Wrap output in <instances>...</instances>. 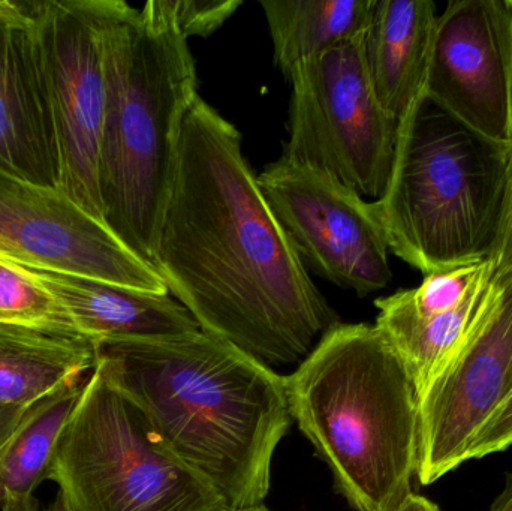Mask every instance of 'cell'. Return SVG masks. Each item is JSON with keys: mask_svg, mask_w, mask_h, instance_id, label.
I'll use <instances>...</instances> for the list:
<instances>
[{"mask_svg": "<svg viewBox=\"0 0 512 511\" xmlns=\"http://www.w3.org/2000/svg\"><path fill=\"white\" fill-rule=\"evenodd\" d=\"M152 266L204 333L268 368L303 362L340 324L271 212L239 129L200 96Z\"/></svg>", "mask_w": 512, "mask_h": 511, "instance_id": "cell-1", "label": "cell"}, {"mask_svg": "<svg viewBox=\"0 0 512 511\" xmlns=\"http://www.w3.org/2000/svg\"><path fill=\"white\" fill-rule=\"evenodd\" d=\"M96 365L225 507L264 506L273 455L292 420L283 377L203 330L104 341Z\"/></svg>", "mask_w": 512, "mask_h": 511, "instance_id": "cell-2", "label": "cell"}, {"mask_svg": "<svg viewBox=\"0 0 512 511\" xmlns=\"http://www.w3.org/2000/svg\"><path fill=\"white\" fill-rule=\"evenodd\" d=\"M105 101L99 147L104 221L152 264L197 66L167 0H101Z\"/></svg>", "mask_w": 512, "mask_h": 511, "instance_id": "cell-3", "label": "cell"}, {"mask_svg": "<svg viewBox=\"0 0 512 511\" xmlns=\"http://www.w3.org/2000/svg\"><path fill=\"white\" fill-rule=\"evenodd\" d=\"M289 414L357 511H396L417 476L420 411L381 330L337 324L288 377Z\"/></svg>", "mask_w": 512, "mask_h": 511, "instance_id": "cell-4", "label": "cell"}, {"mask_svg": "<svg viewBox=\"0 0 512 511\" xmlns=\"http://www.w3.org/2000/svg\"><path fill=\"white\" fill-rule=\"evenodd\" d=\"M511 152L421 96L399 122L387 191L372 201L388 248L426 276L492 260Z\"/></svg>", "mask_w": 512, "mask_h": 511, "instance_id": "cell-5", "label": "cell"}, {"mask_svg": "<svg viewBox=\"0 0 512 511\" xmlns=\"http://www.w3.org/2000/svg\"><path fill=\"white\" fill-rule=\"evenodd\" d=\"M48 480L75 511H212L225 507L162 440L101 366L90 372Z\"/></svg>", "mask_w": 512, "mask_h": 511, "instance_id": "cell-6", "label": "cell"}, {"mask_svg": "<svg viewBox=\"0 0 512 511\" xmlns=\"http://www.w3.org/2000/svg\"><path fill=\"white\" fill-rule=\"evenodd\" d=\"M364 35L292 71L289 138L282 158L324 171L376 201L390 183L399 123L373 92Z\"/></svg>", "mask_w": 512, "mask_h": 511, "instance_id": "cell-7", "label": "cell"}, {"mask_svg": "<svg viewBox=\"0 0 512 511\" xmlns=\"http://www.w3.org/2000/svg\"><path fill=\"white\" fill-rule=\"evenodd\" d=\"M30 6L56 132L59 189L104 221L99 147L107 83L101 0H30Z\"/></svg>", "mask_w": 512, "mask_h": 511, "instance_id": "cell-8", "label": "cell"}, {"mask_svg": "<svg viewBox=\"0 0 512 511\" xmlns=\"http://www.w3.org/2000/svg\"><path fill=\"white\" fill-rule=\"evenodd\" d=\"M271 212L307 272L366 297L393 278L372 201L307 165L280 158L258 176Z\"/></svg>", "mask_w": 512, "mask_h": 511, "instance_id": "cell-9", "label": "cell"}, {"mask_svg": "<svg viewBox=\"0 0 512 511\" xmlns=\"http://www.w3.org/2000/svg\"><path fill=\"white\" fill-rule=\"evenodd\" d=\"M512 390V270L489 290L447 365L418 401L417 477L432 485L463 462L481 426Z\"/></svg>", "mask_w": 512, "mask_h": 511, "instance_id": "cell-10", "label": "cell"}, {"mask_svg": "<svg viewBox=\"0 0 512 511\" xmlns=\"http://www.w3.org/2000/svg\"><path fill=\"white\" fill-rule=\"evenodd\" d=\"M0 260L149 293L167 285L101 219L56 186L0 170Z\"/></svg>", "mask_w": 512, "mask_h": 511, "instance_id": "cell-11", "label": "cell"}, {"mask_svg": "<svg viewBox=\"0 0 512 511\" xmlns=\"http://www.w3.org/2000/svg\"><path fill=\"white\" fill-rule=\"evenodd\" d=\"M424 95L478 134L512 144V11L453 0L436 21Z\"/></svg>", "mask_w": 512, "mask_h": 511, "instance_id": "cell-12", "label": "cell"}, {"mask_svg": "<svg viewBox=\"0 0 512 511\" xmlns=\"http://www.w3.org/2000/svg\"><path fill=\"white\" fill-rule=\"evenodd\" d=\"M0 170L59 188V152L30 0H0Z\"/></svg>", "mask_w": 512, "mask_h": 511, "instance_id": "cell-13", "label": "cell"}, {"mask_svg": "<svg viewBox=\"0 0 512 511\" xmlns=\"http://www.w3.org/2000/svg\"><path fill=\"white\" fill-rule=\"evenodd\" d=\"M9 264L47 290L95 347L104 341L170 338L201 330L191 312L170 293H149L84 276Z\"/></svg>", "mask_w": 512, "mask_h": 511, "instance_id": "cell-14", "label": "cell"}, {"mask_svg": "<svg viewBox=\"0 0 512 511\" xmlns=\"http://www.w3.org/2000/svg\"><path fill=\"white\" fill-rule=\"evenodd\" d=\"M436 21L432 0H376L364 56L373 92L397 123L424 95Z\"/></svg>", "mask_w": 512, "mask_h": 511, "instance_id": "cell-15", "label": "cell"}, {"mask_svg": "<svg viewBox=\"0 0 512 511\" xmlns=\"http://www.w3.org/2000/svg\"><path fill=\"white\" fill-rule=\"evenodd\" d=\"M95 366V344L83 336L0 323V407H32Z\"/></svg>", "mask_w": 512, "mask_h": 511, "instance_id": "cell-16", "label": "cell"}, {"mask_svg": "<svg viewBox=\"0 0 512 511\" xmlns=\"http://www.w3.org/2000/svg\"><path fill=\"white\" fill-rule=\"evenodd\" d=\"M490 281L460 308L442 314H421L412 305L406 290L376 300L379 311L376 327L408 369L418 401L465 338L486 297Z\"/></svg>", "mask_w": 512, "mask_h": 511, "instance_id": "cell-17", "label": "cell"}, {"mask_svg": "<svg viewBox=\"0 0 512 511\" xmlns=\"http://www.w3.org/2000/svg\"><path fill=\"white\" fill-rule=\"evenodd\" d=\"M376 0H264L274 63L286 78L300 63L369 29Z\"/></svg>", "mask_w": 512, "mask_h": 511, "instance_id": "cell-18", "label": "cell"}, {"mask_svg": "<svg viewBox=\"0 0 512 511\" xmlns=\"http://www.w3.org/2000/svg\"><path fill=\"white\" fill-rule=\"evenodd\" d=\"M87 380L71 381L33 404L0 452V506L6 498L35 497L48 480L60 438Z\"/></svg>", "mask_w": 512, "mask_h": 511, "instance_id": "cell-19", "label": "cell"}, {"mask_svg": "<svg viewBox=\"0 0 512 511\" xmlns=\"http://www.w3.org/2000/svg\"><path fill=\"white\" fill-rule=\"evenodd\" d=\"M0 323L83 336L69 312L47 290L3 260H0Z\"/></svg>", "mask_w": 512, "mask_h": 511, "instance_id": "cell-20", "label": "cell"}, {"mask_svg": "<svg viewBox=\"0 0 512 511\" xmlns=\"http://www.w3.org/2000/svg\"><path fill=\"white\" fill-rule=\"evenodd\" d=\"M492 276V261H483L471 266L430 273L420 287L406 290V294L421 314H442L468 302Z\"/></svg>", "mask_w": 512, "mask_h": 511, "instance_id": "cell-21", "label": "cell"}, {"mask_svg": "<svg viewBox=\"0 0 512 511\" xmlns=\"http://www.w3.org/2000/svg\"><path fill=\"white\" fill-rule=\"evenodd\" d=\"M177 29L185 38H207L219 29L240 6L242 0H167Z\"/></svg>", "mask_w": 512, "mask_h": 511, "instance_id": "cell-22", "label": "cell"}, {"mask_svg": "<svg viewBox=\"0 0 512 511\" xmlns=\"http://www.w3.org/2000/svg\"><path fill=\"white\" fill-rule=\"evenodd\" d=\"M510 446H512V390L475 435L469 449V461L504 452Z\"/></svg>", "mask_w": 512, "mask_h": 511, "instance_id": "cell-23", "label": "cell"}, {"mask_svg": "<svg viewBox=\"0 0 512 511\" xmlns=\"http://www.w3.org/2000/svg\"><path fill=\"white\" fill-rule=\"evenodd\" d=\"M493 272L512 270V152L510 161V176H508L507 204H505L504 224L498 246L492 257Z\"/></svg>", "mask_w": 512, "mask_h": 511, "instance_id": "cell-24", "label": "cell"}, {"mask_svg": "<svg viewBox=\"0 0 512 511\" xmlns=\"http://www.w3.org/2000/svg\"><path fill=\"white\" fill-rule=\"evenodd\" d=\"M30 407H0V452L14 435Z\"/></svg>", "mask_w": 512, "mask_h": 511, "instance_id": "cell-25", "label": "cell"}, {"mask_svg": "<svg viewBox=\"0 0 512 511\" xmlns=\"http://www.w3.org/2000/svg\"><path fill=\"white\" fill-rule=\"evenodd\" d=\"M0 511H39V503L35 497L6 498Z\"/></svg>", "mask_w": 512, "mask_h": 511, "instance_id": "cell-26", "label": "cell"}, {"mask_svg": "<svg viewBox=\"0 0 512 511\" xmlns=\"http://www.w3.org/2000/svg\"><path fill=\"white\" fill-rule=\"evenodd\" d=\"M396 511H441L432 501L420 495L411 494Z\"/></svg>", "mask_w": 512, "mask_h": 511, "instance_id": "cell-27", "label": "cell"}, {"mask_svg": "<svg viewBox=\"0 0 512 511\" xmlns=\"http://www.w3.org/2000/svg\"><path fill=\"white\" fill-rule=\"evenodd\" d=\"M489 511H512V483L502 492Z\"/></svg>", "mask_w": 512, "mask_h": 511, "instance_id": "cell-28", "label": "cell"}, {"mask_svg": "<svg viewBox=\"0 0 512 511\" xmlns=\"http://www.w3.org/2000/svg\"><path fill=\"white\" fill-rule=\"evenodd\" d=\"M44 511H75L74 507L71 506V503H69L68 498L65 497V495L62 494V492H57L56 497H54V500L51 501L50 504H48L47 509Z\"/></svg>", "mask_w": 512, "mask_h": 511, "instance_id": "cell-29", "label": "cell"}, {"mask_svg": "<svg viewBox=\"0 0 512 511\" xmlns=\"http://www.w3.org/2000/svg\"><path fill=\"white\" fill-rule=\"evenodd\" d=\"M212 511H268L264 506L255 507V509H230V507H219V509Z\"/></svg>", "mask_w": 512, "mask_h": 511, "instance_id": "cell-30", "label": "cell"}, {"mask_svg": "<svg viewBox=\"0 0 512 511\" xmlns=\"http://www.w3.org/2000/svg\"><path fill=\"white\" fill-rule=\"evenodd\" d=\"M505 2H507L508 8L512 11V0H505Z\"/></svg>", "mask_w": 512, "mask_h": 511, "instance_id": "cell-31", "label": "cell"}]
</instances>
